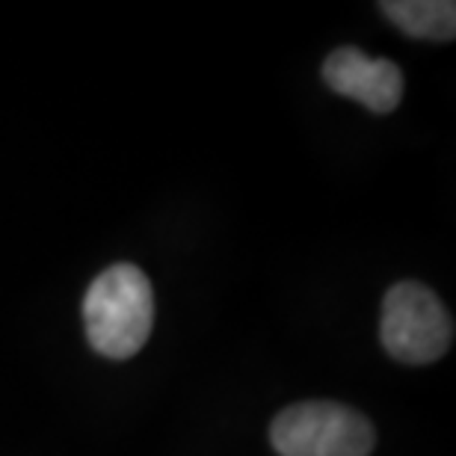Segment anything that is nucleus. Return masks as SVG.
<instances>
[{"mask_svg": "<svg viewBox=\"0 0 456 456\" xmlns=\"http://www.w3.org/2000/svg\"><path fill=\"white\" fill-rule=\"evenodd\" d=\"M86 338L107 359H131L149 341L154 294L134 264H113L98 276L84 299Z\"/></svg>", "mask_w": 456, "mask_h": 456, "instance_id": "nucleus-1", "label": "nucleus"}, {"mask_svg": "<svg viewBox=\"0 0 456 456\" xmlns=\"http://www.w3.org/2000/svg\"><path fill=\"white\" fill-rule=\"evenodd\" d=\"M270 442L279 456H370L377 433L355 409L312 400L279 412Z\"/></svg>", "mask_w": 456, "mask_h": 456, "instance_id": "nucleus-2", "label": "nucleus"}, {"mask_svg": "<svg viewBox=\"0 0 456 456\" xmlns=\"http://www.w3.org/2000/svg\"><path fill=\"white\" fill-rule=\"evenodd\" d=\"M379 338L391 359L430 364L451 350L453 321L442 299L421 281H397L382 303Z\"/></svg>", "mask_w": 456, "mask_h": 456, "instance_id": "nucleus-3", "label": "nucleus"}, {"mask_svg": "<svg viewBox=\"0 0 456 456\" xmlns=\"http://www.w3.org/2000/svg\"><path fill=\"white\" fill-rule=\"evenodd\" d=\"M326 86L355 98L373 113H391L403 98V71L391 60L368 57L359 48H338L323 62Z\"/></svg>", "mask_w": 456, "mask_h": 456, "instance_id": "nucleus-4", "label": "nucleus"}, {"mask_svg": "<svg viewBox=\"0 0 456 456\" xmlns=\"http://www.w3.org/2000/svg\"><path fill=\"white\" fill-rule=\"evenodd\" d=\"M379 9L415 39L451 42L456 33V4L451 0H386Z\"/></svg>", "mask_w": 456, "mask_h": 456, "instance_id": "nucleus-5", "label": "nucleus"}]
</instances>
